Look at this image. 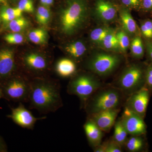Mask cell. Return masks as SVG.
<instances>
[{
  "mask_svg": "<svg viewBox=\"0 0 152 152\" xmlns=\"http://www.w3.org/2000/svg\"><path fill=\"white\" fill-rule=\"evenodd\" d=\"M116 35L118 41L120 51L125 53L130 45L128 34L125 31L120 30L116 33Z\"/></svg>",
  "mask_w": 152,
  "mask_h": 152,
  "instance_id": "obj_28",
  "label": "cell"
},
{
  "mask_svg": "<svg viewBox=\"0 0 152 152\" xmlns=\"http://www.w3.org/2000/svg\"><path fill=\"white\" fill-rule=\"evenodd\" d=\"M8 148L6 142L0 136V152H7Z\"/></svg>",
  "mask_w": 152,
  "mask_h": 152,
  "instance_id": "obj_37",
  "label": "cell"
},
{
  "mask_svg": "<svg viewBox=\"0 0 152 152\" xmlns=\"http://www.w3.org/2000/svg\"><path fill=\"white\" fill-rule=\"evenodd\" d=\"M120 17L124 31L128 35L135 34L137 26L129 9L124 7L120 10Z\"/></svg>",
  "mask_w": 152,
  "mask_h": 152,
  "instance_id": "obj_16",
  "label": "cell"
},
{
  "mask_svg": "<svg viewBox=\"0 0 152 152\" xmlns=\"http://www.w3.org/2000/svg\"><path fill=\"white\" fill-rule=\"evenodd\" d=\"M146 26L149 31L151 35L152 36V21L151 20H147L144 23Z\"/></svg>",
  "mask_w": 152,
  "mask_h": 152,
  "instance_id": "obj_39",
  "label": "cell"
},
{
  "mask_svg": "<svg viewBox=\"0 0 152 152\" xmlns=\"http://www.w3.org/2000/svg\"><path fill=\"white\" fill-rule=\"evenodd\" d=\"M3 98L19 103L28 102L31 80L15 75V73L0 81Z\"/></svg>",
  "mask_w": 152,
  "mask_h": 152,
  "instance_id": "obj_5",
  "label": "cell"
},
{
  "mask_svg": "<svg viewBox=\"0 0 152 152\" xmlns=\"http://www.w3.org/2000/svg\"><path fill=\"white\" fill-rule=\"evenodd\" d=\"M95 12L98 18L105 23L112 22L117 15L116 8L107 0H96Z\"/></svg>",
  "mask_w": 152,
  "mask_h": 152,
  "instance_id": "obj_14",
  "label": "cell"
},
{
  "mask_svg": "<svg viewBox=\"0 0 152 152\" xmlns=\"http://www.w3.org/2000/svg\"><path fill=\"white\" fill-rule=\"evenodd\" d=\"M61 89L57 81L44 77L31 80L29 108L43 114L57 111L63 106Z\"/></svg>",
  "mask_w": 152,
  "mask_h": 152,
  "instance_id": "obj_1",
  "label": "cell"
},
{
  "mask_svg": "<svg viewBox=\"0 0 152 152\" xmlns=\"http://www.w3.org/2000/svg\"><path fill=\"white\" fill-rule=\"evenodd\" d=\"M22 13L23 12L18 7L12 8L7 5H4L0 11L2 20L6 25L14 19L21 17Z\"/></svg>",
  "mask_w": 152,
  "mask_h": 152,
  "instance_id": "obj_18",
  "label": "cell"
},
{
  "mask_svg": "<svg viewBox=\"0 0 152 152\" xmlns=\"http://www.w3.org/2000/svg\"><path fill=\"white\" fill-rule=\"evenodd\" d=\"M140 28L142 34L145 37L148 38V39H152V36L151 33L147 28L145 25L144 24V23L141 25Z\"/></svg>",
  "mask_w": 152,
  "mask_h": 152,
  "instance_id": "obj_35",
  "label": "cell"
},
{
  "mask_svg": "<svg viewBox=\"0 0 152 152\" xmlns=\"http://www.w3.org/2000/svg\"><path fill=\"white\" fill-rule=\"evenodd\" d=\"M131 53L135 58H141L143 56L144 49L141 38L136 36L133 39L130 45Z\"/></svg>",
  "mask_w": 152,
  "mask_h": 152,
  "instance_id": "obj_24",
  "label": "cell"
},
{
  "mask_svg": "<svg viewBox=\"0 0 152 152\" xmlns=\"http://www.w3.org/2000/svg\"><path fill=\"white\" fill-rule=\"evenodd\" d=\"M56 70L57 73L63 77H71L76 72V64L70 59H61L56 64Z\"/></svg>",
  "mask_w": 152,
  "mask_h": 152,
  "instance_id": "obj_17",
  "label": "cell"
},
{
  "mask_svg": "<svg viewBox=\"0 0 152 152\" xmlns=\"http://www.w3.org/2000/svg\"><path fill=\"white\" fill-rule=\"evenodd\" d=\"M120 120L128 134L131 136H142L146 132V126L143 119L126 108L124 107Z\"/></svg>",
  "mask_w": 152,
  "mask_h": 152,
  "instance_id": "obj_9",
  "label": "cell"
},
{
  "mask_svg": "<svg viewBox=\"0 0 152 152\" xmlns=\"http://www.w3.org/2000/svg\"><path fill=\"white\" fill-rule=\"evenodd\" d=\"M122 61V58L117 54L98 52L94 54L87 61L86 68L94 75L107 77L118 68Z\"/></svg>",
  "mask_w": 152,
  "mask_h": 152,
  "instance_id": "obj_7",
  "label": "cell"
},
{
  "mask_svg": "<svg viewBox=\"0 0 152 152\" xmlns=\"http://www.w3.org/2000/svg\"><path fill=\"white\" fill-rule=\"evenodd\" d=\"M145 85V72L138 65L132 64L124 68L113 86L121 90L127 98Z\"/></svg>",
  "mask_w": 152,
  "mask_h": 152,
  "instance_id": "obj_6",
  "label": "cell"
},
{
  "mask_svg": "<svg viewBox=\"0 0 152 152\" xmlns=\"http://www.w3.org/2000/svg\"><path fill=\"white\" fill-rule=\"evenodd\" d=\"M16 67L14 50L7 48L0 50V81L15 73Z\"/></svg>",
  "mask_w": 152,
  "mask_h": 152,
  "instance_id": "obj_13",
  "label": "cell"
},
{
  "mask_svg": "<svg viewBox=\"0 0 152 152\" xmlns=\"http://www.w3.org/2000/svg\"><path fill=\"white\" fill-rule=\"evenodd\" d=\"M88 12L86 0H66L60 17L63 32L72 35L80 29L86 22Z\"/></svg>",
  "mask_w": 152,
  "mask_h": 152,
  "instance_id": "obj_3",
  "label": "cell"
},
{
  "mask_svg": "<svg viewBox=\"0 0 152 152\" xmlns=\"http://www.w3.org/2000/svg\"><path fill=\"white\" fill-rule=\"evenodd\" d=\"M53 2V0H46V7L52 5Z\"/></svg>",
  "mask_w": 152,
  "mask_h": 152,
  "instance_id": "obj_40",
  "label": "cell"
},
{
  "mask_svg": "<svg viewBox=\"0 0 152 152\" xmlns=\"http://www.w3.org/2000/svg\"><path fill=\"white\" fill-rule=\"evenodd\" d=\"M142 7L146 10H152V0H142Z\"/></svg>",
  "mask_w": 152,
  "mask_h": 152,
  "instance_id": "obj_34",
  "label": "cell"
},
{
  "mask_svg": "<svg viewBox=\"0 0 152 152\" xmlns=\"http://www.w3.org/2000/svg\"><path fill=\"white\" fill-rule=\"evenodd\" d=\"M28 38L34 43L41 45L46 42L48 34L46 31L43 29H36L30 32Z\"/></svg>",
  "mask_w": 152,
  "mask_h": 152,
  "instance_id": "obj_26",
  "label": "cell"
},
{
  "mask_svg": "<svg viewBox=\"0 0 152 152\" xmlns=\"http://www.w3.org/2000/svg\"><path fill=\"white\" fill-rule=\"evenodd\" d=\"M147 50L150 58L152 61V42H149L146 44Z\"/></svg>",
  "mask_w": 152,
  "mask_h": 152,
  "instance_id": "obj_38",
  "label": "cell"
},
{
  "mask_svg": "<svg viewBox=\"0 0 152 152\" xmlns=\"http://www.w3.org/2000/svg\"><path fill=\"white\" fill-rule=\"evenodd\" d=\"M19 103L18 107L12 108L11 113L8 117L21 127L32 130L37 121L46 118V117L36 118L25 107L23 103Z\"/></svg>",
  "mask_w": 152,
  "mask_h": 152,
  "instance_id": "obj_10",
  "label": "cell"
},
{
  "mask_svg": "<svg viewBox=\"0 0 152 152\" xmlns=\"http://www.w3.org/2000/svg\"><path fill=\"white\" fill-rule=\"evenodd\" d=\"M83 127L88 141L93 148L97 146L102 143L103 132L92 120L88 118Z\"/></svg>",
  "mask_w": 152,
  "mask_h": 152,
  "instance_id": "obj_15",
  "label": "cell"
},
{
  "mask_svg": "<svg viewBox=\"0 0 152 152\" xmlns=\"http://www.w3.org/2000/svg\"><path fill=\"white\" fill-rule=\"evenodd\" d=\"M4 39L9 44L18 45L23 42L24 37L20 33L12 32L6 34L4 37Z\"/></svg>",
  "mask_w": 152,
  "mask_h": 152,
  "instance_id": "obj_29",
  "label": "cell"
},
{
  "mask_svg": "<svg viewBox=\"0 0 152 152\" xmlns=\"http://www.w3.org/2000/svg\"><path fill=\"white\" fill-rule=\"evenodd\" d=\"M1 15H0V23H1Z\"/></svg>",
  "mask_w": 152,
  "mask_h": 152,
  "instance_id": "obj_44",
  "label": "cell"
},
{
  "mask_svg": "<svg viewBox=\"0 0 152 152\" xmlns=\"http://www.w3.org/2000/svg\"><path fill=\"white\" fill-rule=\"evenodd\" d=\"M145 83L148 89L152 90V65L149 66L145 72Z\"/></svg>",
  "mask_w": 152,
  "mask_h": 152,
  "instance_id": "obj_33",
  "label": "cell"
},
{
  "mask_svg": "<svg viewBox=\"0 0 152 152\" xmlns=\"http://www.w3.org/2000/svg\"><path fill=\"white\" fill-rule=\"evenodd\" d=\"M6 25L7 29L12 32L19 33L27 26L28 22L26 19L21 16L14 19Z\"/></svg>",
  "mask_w": 152,
  "mask_h": 152,
  "instance_id": "obj_25",
  "label": "cell"
},
{
  "mask_svg": "<svg viewBox=\"0 0 152 152\" xmlns=\"http://www.w3.org/2000/svg\"><path fill=\"white\" fill-rule=\"evenodd\" d=\"M66 51L72 58L78 60L82 58L86 51V45L81 41L73 42L66 48Z\"/></svg>",
  "mask_w": 152,
  "mask_h": 152,
  "instance_id": "obj_19",
  "label": "cell"
},
{
  "mask_svg": "<svg viewBox=\"0 0 152 152\" xmlns=\"http://www.w3.org/2000/svg\"><path fill=\"white\" fill-rule=\"evenodd\" d=\"M121 2L124 7L129 9L142 7V0H121Z\"/></svg>",
  "mask_w": 152,
  "mask_h": 152,
  "instance_id": "obj_32",
  "label": "cell"
},
{
  "mask_svg": "<svg viewBox=\"0 0 152 152\" xmlns=\"http://www.w3.org/2000/svg\"><path fill=\"white\" fill-rule=\"evenodd\" d=\"M94 75L88 73L77 74L71 79L68 84L67 92L79 98L81 108H83L90 97L98 89L104 86Z\"/></svg>",
  "mask_w": 152,
  "mask_h": 152,
  "instance_id": "obj_4",
  "label": "cell"
},
{
  "mask_svg": "<svg viewBox=\"0 0 152 152\" xmlns=\"http://www.w3.org/2000/svg\"><path fill=\"white\" fill-rule=\"evenodd\" d=\"M50 18V10L45 6H40L38 7L36 19L39 24L45 25L48 23Z\"/></svg>",
  "mask_w": 152,
  "mask_h": 152,
  "instance_id": "obj_27",
  "label": "cell"
},
{
  "mask_svg": "<svg viewBox=\"0 0 152 152\" xmlns=\"http://www.w3.org/2000/svg\"><path fill=\"white\" fill-rule=\"evenodd\" d=\"M126 99L117 87L113 85L104 86L90 97L83 109L88 116L106 110L121 108Z\"/></svg>",
  "mask_w": 152,
  "mask_h": 152,
  "instance_id": "obj_2",
  "label": "cell"
},
{
  "mask_svg": "<svg viewBox=\"0 0 152 152\" xmlns=\"http://www.w3.org/2000/svg\"><path fill=\"white\" fill-rule=\"evenodd\" d=\"M18 7L22 12L32 13L34 10V4L32 0H20Z\"/></svg>",
  "mask_w": 152,
  "mask_h": 152,
  "instance_id": "obj_30",
  "label": "cell"
},
{
  "mask_svg": "<svg viewBox=\"0 0 152 152\" xmlns=\"http://www.w3.org/2000/svg\"><path fill=\"white\" fill-rule=\"evenodd\" d=\"M128 134L120 120L115 122L114 124V134L113 137L114 140L122 146H124L128 138Z\"/></svg>",
  "mask_w": 152,
  "mask_h": 152,
  "instance_id": "obj_21",
  "label": "cell"
},
{
  "mask_svg": "<svg viewBox=\"0 0 152 152\" xmlns=\"http://www.w3.org/2000/svg\"><path fill=\"white\" fill-rule=\"evenodd\" d=\"M0 4H3L4 5H7V0H0Z\"/></svg>",
  "mask_w": 152,
  "mask_h": 152,
  "instance_id": "obj_41",
  "label": "cell"
},
{
  "mask_svg": "<svg viewBox=\"0 0 152 152\" xmlns=\"http://www.w3.org/2000/svg\"><path fill=\"white\" fill-rule=\"evenodd\" d=\"M101 45L107 50L115 52H121L118 41L116 33L113 30L106 35Z\"/></svg>",
  "mask_w": 152,
  "mask_h": 152,
  "instance_id": "obj_20",
  "label": "cell"
},
{
  "mask_svg": "<svg viewBox=\"0 0 152 152\" xmlns=\"http://www.w3.org/2000/svg\"><path fill=\"white\" fill-rule=\"evenodd\" d=\"M2 98H3V94L1 90V88H0V100Z\"/></svg>",
  "mask_w": 152,
  "mask_h": 152,
  "instance_id": "obj_43",
  "label": "cell"
},
{
  "mask_svg": "<svg viewBox=\"0 0 152 152\" xmlns=\"http://www.w3.org/2000/svg\"><path fill=\"white\" fill-rule=\"evenodd\" d=\"M149 99V90L145 86L128 96L124 106L144 119Z\"/></svg>",
  "mask_w": 152,
  "mask_h": 152,
  "instance_id": "obj_8",
  "label": "cell"
},
{
  "mask_svg": "<svg viewBox=\"0 0 152 152\" xmlns=\"http://www.w3.org/2000/svg\"><path fill=\"white\" fill-rule=\"evenodd\" d=\"M107 145V141L104 142L102 144L101 143L97 146L94 148V151L95 152H105Z\"/></svg>",
  "mask_w": 152,
  "mask_h": 152,
  "instance_id": "obj_36",
  "label": "cell"
},
{
  "mask_svg": "<svg viewBox=\"0 0 152 152\" xmlns=\"http://www.w3.org/2000/svg\"><path fill=\"white\" fill-rule=\"evenodd\" d=\"M121 108L106 110L88 116L103 132H109L114 126Z\"/></svg>",
  "mask_w": 152,
  "mask_h": 152,
  "instance_id": "obj_11",
  "label": "cell"
},
{
  "mask_svg": "<svg viewBox=\"0 0 152 152\" xmlns=\"http://www.w3.org/2000/svg\"><path fill=\"white\" fill-rule=\"evenodd\" d=\"M122 146L114 140L113 138L107 141V148L105 152H123Z\"/></svg>",
  "mask_w": 152,
  "mask_h": 152,
  "instance_id": "obj_31",
  "label": "cell"
},
{
  "mask_svg": "<svg viewBox=\"0 0 152 152\" xmlns=\"http://www.w3.org/2000/svg\"><path fill=\"white\" fill-rule=\"evenodd\" d=\"M113 30V29L105 26L96 28L91 32L90 39L95 44L101 45L106 35Z\"/></svg>",
  "mask_w": 152,
  "mask_h": 152,
  "instance_id": "obj_23",
  "label": "cell"
},
{
  "mask_svg": "<svg viewBox=\"0 0 152 152\" xmlns=\"http://www.w3.org/2000/svg\"><path fill=\"white\" fill-rule=\"evenodd\" d=\"M141 136H131L128 138L124 145L126 149L131 152H138L144 148L145 142Z\"/></svg>",
  "mask_w": 152,
  "mask_h": 152,
  "instance_id": "obj_22",
  "label": "cell"
},
{
  "mask_svg": "<svg viewBox=\"0 0 152 152\" xmlns=\"http://www.w3.org/2000/svg\"><path fill=\"white\" fill-rule=\"evenodd\" d=\"M40 2L41 4L43 6H45L46 7V0H40Z\"/></svg>",
  "mask_w": 152,
  "mask_h": 152,
  "instance_id": "obj_42",
  "label": "cell"
},
{
  "mask_svg": "<svg viewBox=\"0 0 152 152\" xmlns=\"http://www.w3.org/2000/svg\"><path fill=\"white\" fill-rule=\"evenodd\" d=\"M22 65L33 73L44 72L48 69L49 60L46 57L38 53H30L22 58Z\"/></svg>",
  "mask_w": 152,
  "mask_h": 152,
  "instance_id": "obj_12",
  "label": "cell"
}]
</instances>
